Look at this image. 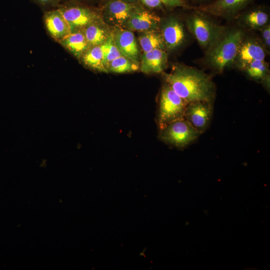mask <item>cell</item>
<instances>
[{
	"instance_id": "1",
	"label": "cell",
	"mask_w": 270,
	"mask_h": 270,
	"mask_svg": "<svg viewBox=\"0 0 270 270\" xmlns=\"http://www.w3.org/2000/svg\"><path fill=\"white\" fill-rule=\"evenodd\" d=\"M164 80L188 104L196 101L213 102L216 87L211 78L204 72L183 64L174 66L164 74Z\"/></svg>"
},
{
	"instance_id": "2",
	"label": "cell",
	"mask_w": 270,
	"mask_h": 270,
	"mask_svg": "<svg viewBox=\"0 0 270 270\" xmlns=\"http://www.w3.org/2000/svg\"><path fill=\"white\" fill-rule=\"evenodd\" d=\"M244 38V33L240 30H226L216 43L206 50L205 58L208 64L219 73L234 66Z\"/></svg>"
},
{
	"instance_id": "3",
	"label": "cell",
	"mask_w": 270,
	"mask_h": 270,
	"mask_svg": "<svg viewBox=\"0 0 270 270\" xmlns=\"http://www.w3.org/2000/svg\"><path fill=\"white\" fill-rule=\"evenodd\" d=\"M196 10L186 18V26L200 45L207 50L216 43L226 30L224 26L210 19L206 13Z\"/></svg>"
},
{
	"instance_id": "4",
	"label": "cell",
	"mask_w": 270,
	"mask_h": 270,
	"mask_svg": "<svg viewBox=\"0 0 270 270\" xmlns=\"http://www.w3.org/2000/svg\"><path fill=\"white\" fill-rule=\"evenodd\" d=\"M187 104L166 82L162 86L158 102L157 124L159 130L184 118Z\"/></svg>"
},
{
	"instance_id": "5",
	"label": "cell",
	"mask_w": 270,
	"mask_h": 270,
	"mask_svg": "<svg viewBox=\"0 0 270 270\" xmlns=\"http://www.w3.org/2000/svg\"><path fill=\"white\" fill-rule=\"evenodd\" d=\"M159 130L160 140L180 149L194 142L200 134L184 118L175 120Z\"/></svg>"
},
{
	"instance_id": "6",
	"label": "cell",
	"mask_w": 270,
	"mask_h": 270,
	"mask_svg": "<svg viewBox=\"0 0 270 270\" xmlns=\"http://www.w3.org/2000/svg\"><path fill=\"white\" fill-rule=\"evenodd\" d=\"M58 8L68 22L72 32L82 30L93 22L101 18L94 9L81 4L66 3Z\"/></svg>"
},
{
	"instance_id": "7",
	"label": "cell",
	"mask_w": 270,
	"mask_h": 270,
	"mask_svg": "<svg viewBox=\"0 0 270 270\" xmlns=\"http://www.w3.org/2000/svg\"><path fill=\"white\" fill-rule=\"evenodd\" d=\"M212 103L196 101L187 104L184 118L200 134L209 126L213 114Z\"/></svg>"
},
{
	"instance_id": "8",
	"label": "cell",
	"mask_w": 270,
	"mask_h": 270,
	"mask_svg": "<svg viewBox=\"0 0 270 270\" xmlns=\"http://www.w3.org/2000/svg\"><path fill=\"white\" fill-rule=\"evenodd\" d=\"M138 6L122 0H112L105 6L103 14L106 22L118 28H122Z\"/></svg>"
},
{
	"instance_id": "9",
	"label": "cell",
	"mask_w": 270,
	"mask_h": 270,
	"mask_svg": "<svg viewBox=\"0 0 270 270\" xmlns=\"http://www.w3.org/2000/svg\"><path fill=\"white\" fill-rule=\"evenodd\" d=\"M165 48L173 50L185 42L186 34L182 24L176 18L170 16L162 25L160 30Z\"/></svg>"
},
{
	"instance_id": "10",
	"label": "cell",
	"mask_w": 270,
	"mask_h": 270,
	"mask_svg": "<svg viewBox=\"0 0 270 270\" xmlns=\"http://www.w3.org/2000/svg\"><path fill=\"white\" fill-rule=\"evenodd\" d=\"M266 50L261 40L256 38L243 40L238 50L234 65L242 70L254 61L264 60Z\"/></svg>"
},
{
	"instance_id": "11",
	"label": "cell",
	"mask_w": 270,
	"mask_h": 270,
	"mask_svg": "<svg viewBox=\"0 0 270 270\" xmlns=\"http://www.w3.org/2000/svg\"><path fill=\"white\" fill-rule=\"evenodd\" d=\"M252 0H214L196 9L212 16L229 18L235 16Z\"/></svg>"
},
{
	"instance_id": "12",
	"label": "cell",
	"mask_w": 270,
	"mask_h": 270,
	"mask_svg": "<svg viewBox=\"0 0 270 270\" xmlns=\"http://www.w3.org/2000/svg\"><path fill=\"white\" fill-rule=\"evenodd\" d=\"M160 18L154 13L138 6L131 15L124 27L130 30L144 32L158 30Z\"/></svg>"
},
{
	"instance_id": "13",
	"label": "cell",
	"mask_w": 270,
	"mask_h": 270,
	"mask_svg": "<svg viewBox=\"0 0 270 270\" xmlns=\"http://www.w3.org/2000/svg\"><path fill=\"white\" fill-rule=\"evenodd\" d=\"M44 20L48 32L58 42L72 32L68 22L58 8L46 12Z\"/></svg>"
},
{
	"instance_id": "14",
	"label": "cell",
	"mask_w": 270,
	"mask_h": 270,
	"mask_svg": "<svg viewBox=\"0 0 270 270\" xmlns=\"http://www.w3.org/2000/svg\"><path fill=\"white\" fill-rule=\"evenodd\" d=\"M114 36L122 55L138 63V48L133 32L128 29L118 28L114 33Z\"/></svg>"
},
{
	"instance_id": "15",
	"label": "cell",
	"mask_w": 270,
	"mask_h": 270,
	"mask_svg": "<svg viewBox=\"0 0 270 270\" xmlns=\"http://www.w3.org/2000/svg\"><path fill=\"white\" fill-rule=\"evenodd\" d=\"M168 54L164 50L154 49L144 53L142 58L140 69L146 74L162 72L166 67Z\"/></svg>"
},
{
	"instance_id": "16",
	"label": "cell",
	"mask_w": 270,
	"mask_h": 270,
	"mask_svg": "<svg viewBox=\"0 0 270 270\" xmlns=\"http://www.w3.org/2000/svg\"><path fill=\"white\" fill-rule=\"evenodd\" d=\"M268 10L264 6H256L242 13L238 18L241 26L250 29L260 30L268 24Z\"/></svg>"
},
{
	"instance_id": "17",
	"label": "cell",
	"mask_w": 270,
	"mask_h": 270,
	"mask_svg": "<svg viewBox=\"0 0 270 270\" xmlns=\"http://www.w3.org/2000/svg\"><path fill=\"white\" fill-rule=\"evenodd\" d=\"M59 43L78 59L90 47L82 30L72 32Z\"/></svg>"
},
{
	"instance_id": "18",
	"label": "cell",
	"mask_w": 270,
	"mask_h": 270,
	"mask_svg": "<svg viewBox=\"0 0 270 270\" xmlns=\"http://www.w3.org/2000/svg\"><path fill=\"white\" fill-rule=\"evenodd\" d=\"M101 18L90 23L83 29V32L90 46L103 44L112 32H109Z\"/></svg>"
},
{
	"instance_id": "19",
	"label": "cell",
	"mask_w": 270,
	"mask_h": 270,
	"mask_svg": "<svg viewBox=\"0 0 270 270\" xmlns=\"http://www.w3.org/2000/svg\"><path fill=\"white\" fill-rule=\"evenodd\" d=\"M104 43L90 46L80 58L87 67L100 72H108L104 64Z\"/></svg>"
},
{
	"instance_id": "20",
	"label": "cell",
	"mask_w": 270,
	"mask_h": 270,
	"mask_svg": "<svg viewBox=\"0 0 270 270\" xmlns=\"http://www.w3.org/2000/svg\"><path fill=\"white\" fill-rule=\"evenodd\" d=\"M242 70L249 78L260 82L267 86L270 84L268 66L264 60H255L248 64Z\"/></svg>"
},
{
	"instance_id": "21",
	"label": "cell",
	"mask_w": 270,
	"mask_h": 270,
	"mask_svg": "<svg viewBox=\"0 0 270 270\" xmlns=\"http://www.w3.org/2000/svg\"><path fill=\"white\" fill-rule=\"evenodd\" d=\"M139 42L144 53L154 49H165L160 31L158 30L142 32L139 38Z\"/></svg>"
},
{
	"instance_id": "22",
	"label": "cell",
	"mask_w": 270,
	"mask_h": 270,
	"mask_svg": "<svg viewBox=\"0 0 270 270\" xmlns=\"http://www.w3.org/2000/svg\"><path fill=\"white\" fill-rule=\"evenodd\" d=\"M140 67L138 63L121 56L110 62L107 66V70L108 72L124 74L136 72L140 69Z\"/></svg>"
},
{
	"instance_id": "23",
	"label": "cell",
	"mask_w": 270,
	"mask_h": 270,
	"mask_svg": "<svg viewBox=\"0 0 270 270\" xmlns=\"http://www.w3.org/2000/svg\"><path fill=\"white\" fill-rule=\"evenodd\" d=\"M104 64L107 69L110 62L122 55L115 44L113 32L104 43Z\"/></svg>"
},
{
	"instance_id": "24",
	"label": "cell",
	"mask_w": 270,
	"mask_h": 270,
	"mask_svg": "<svg viewBox=\"0 0 270 270\" xmlns=\"http://www.w3.org/2000/svg\"><path fill=\"white\" fill-rule=\"evenodd\" d=\"M262 40L261 42L267 51L270 50V26L268 24L260 30Z\"/></svg>"
},
{
	"instance_id": "25",
	"label": "cell",
	"mask_w": 270,
	"mask_h": 270,
	"mask_svg": "<svg viewBox=\"0 0 270 270\" xmlns=\"http://www.w3.org/2000/svg\"><path fill=\"white\" fill-rule=\"evenodd\" d=\"M163 4L169 8H189L188 0H161Z\"/></svg>"
},
{
	"instance_id": "26",
	"label": "cell",
	"mask_w": 270,
	"mask_h": 270,
	"mask_svg": "<svg viewBox=\"0 0 270 270\" xmlns=\"http://www.w3.org/2000/svg\"><path fill=\"white\" fill-rule=\"evenodd\" d=\"M146 6L150 8H160L162 3L161 0H140Z\"/></svg>"
},
{
	"instance_id": "27",
	"label": "cell",
	"mask_w": 270,
	"mask_h": 270,
	"mask_svg": "<svg viewBox=\"0 0 270 270\" xmlns=\"http://www.w3.org/2000/svg\"><path fill=\"white\" fill-rule=\"evenodd\" d=\"M38 4L43 6L52 5L57 4V0H34Z\"/></svg>"
},
{
	"instance_id": "28",
	"label": "cell",
	"mask_w": 270,
	"mask_h": 270,
	"mask_svg": "<svg viewBox=\"0 0 270 270\" xmlns=\"http://www.w3.org/2000/svg\"><path fill=\"white\" fill-rule=\"evenodd\" d=\"M195 2L198 3V4H203L205 2H206L207 1L209 0H193Z\"/></svg>"
},
{
	"instance_id": "29",
	"label": "cell",
	"mask_w": 270,
	"mask_h": 270,
	"mask_svg": "<svg viewBox=\"0 0 270 270\" xmlns=\"http://www.w3.org/2000/svg\"><path fill=\"white\" fill-rule=\"evenodd\" d=\"M70 0H57V4L60 2H66Z\"/></svg>"
},
{
	"instance_id": "30",
	"label": "cell",
	"mask_w": 270,
	"mask_h": 270,
	"mask_svg": "<svg viewBox=\"0 0 270 270\" xmlns=\"http://www.w3.org/2000/svg\"><path fill=\"white\" fill-rule=\"evenodd\" d=\"M128 0V1H132V0Z\"/></svg>"
}]
</instances>
